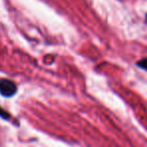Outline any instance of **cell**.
I'll return each instance as SVG.
<instances>
[{
  "label": "cell",
  "instance_id": "cell-1",
  "mask_svg": "<svg viewBox=\"0 0 147 147\" xmlns=\"http://www.w3.org/2000/svg\"><path fill=\"white\" fill-rule=\"evenodd\" d=\"M17 92V86L13 81L8 79L0 80V95L5 98H11Z\"/></svg>",
  "mask_w": 147,
  "mask_h": 147
},
{
  "label": "cell",
  "instance_id": "cell-2",
  "mask_svg": "<svg viewBox=\"0 0 147 147\" xmlns=\"http://www.w3.org/2000/svg\"><path fill=\"white\" fill-rule=\"evenodd\" d=\"M137 67L147 71V59H140L139 61H137Z\"/></svg>",
  "mask_w": 147,
  "mask_h": 147
},
{
  "label": "cell",
  "instance_id": "cell-3",
  "mask_svg": "<svg viewBox=\"0 0 147 147\" xmlns=\"http://www.w3.org/2000/svg\"><path fill=\"white\" fill-rule=\"evenodd\" d=\"M0 117L2 119H4V120H9V119H10L9 113L7 112V111H5L3 108H1V107H0Z\"/></svg>",
  "mask_w": 147,
  "mask_h": 147
},
{
  "label": "cell",
  "instance_id": "cell-4",
  "mask_svg": "<svg viewBox=\"0 0 147 147\" xmlns=\"http://www.w3.org/2000/svg\"><path fill=\"white\" fill-rule=\"evenodd\" d=\"M145 22H146V24H147V13H146V16H145Z\"/></svg>",
  "mask_w": 147,
  "mask_h": 147
}]
</instances>
